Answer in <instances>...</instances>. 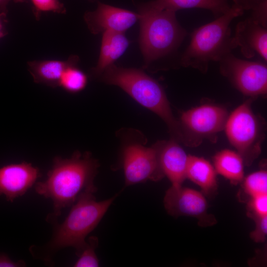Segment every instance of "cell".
I'll return each instance as SVG.
<instances>
[{
    "mask_svg": "<svg viewBox=\"0 0 267 267\" xmlns=\"http://www.w3.org/2000/svg\"><path fill=\"white\" fill-rule=\"evenodd\" d=\"M99 167L98 160L89 152L76 151L69 158H53L46 178L34 185L38 194L52 202L53 211L47 216V222L57 221L62 210L71 206L84 192L97 190L94 180Z\"/></svg>",
    "mask_w": 267,
    "mask_h": 267,
    "instance_id": "1",
    "label": "cell"
},
{
    "mask_svg": "<svg viewBox=\"0 0 267 267\" xmlns=\"http://www.w3.org/2000/svg\"><path fill=\"white\" fill-rule=\"evenodd\" d=\"M96 190L82 193L71 206V210L61 223H50L53 232L50 240L45 245H33L29 250L33 257L47 265L53 264L52 258L60 250L72 247L78 256L86 244V237L97 226L118 196L97 201L94 195Z\"/></svg>",
    "mask_w": 267,
    "mask_h": 267,
    "instance_id": "2",
    "label": "cell"
},
{
    "mask_svg": "<svg viewBox=\"0 0 267 267\" xmlns=\"http://www.w3.org/2000/svg\"><path fill=\"white\" fill-rule=\"evenodd\" d=\"M99 77L106 84L120 87L139 104L158 115L166 124L171 139L184 144L180 122L174 116L166 93L156 80L142 70L114 64Z\"/></svg>",
    "mask_w": 267,
    "mask_h": 267,
    "instance_id": "3",
    "label": "cell"
},
{
    "mask_svg": "<svg viewBox=\"0 0 267 267\" xmlns=\"http://www.w3.org/2000/svg\"><path fill=\"white\" fill-rule=\"evenodd\" d=\"M244 11L233 4L225 13L191 34L190 42L180 58V64L185 67L207 72L209 63L220 62L236 47L231 37L230 24Z\"/></svg>",
    "mask_w": 267,
    "mask_h": 267,
    "instance_id": "4",
    "label": "cell"
},
{
    "mask_svg": "<svg viewBox=\"0 0 267 267\" xmlns=\"http://www.w3.org/2000/svg\"><path fill=\"white\" fill-rule=\"evenodd\" d=\"M176 12L158 8L150 2L138 6L139 44L144 68L175 52L186 37L187 33L178 21Z\"/></svg>",
    "mask_w": 267,
    "mask_h": 267,
    "instance_id": "5",
    "label": "cell"
},
{
    "mask_svg": "<svg viewBox=\"0 0 267 267\" xmlns=\"http://www.w3.org/2000/svg\"><path fill=\"white\" fill-rule=\"evenodd\" d=\"M122 134L121 163L125 185L162 179L164 175L154 145H145L146 138L137 130H128Z\"/></svg>",
    "mask_w": 267,
    "mask_h": 267,
    "instance_id": "6",
    "label": "cell"
},
{
    "mask_svg": "<svg viewBox=\"0 0 267 267\" xmlns=\"http://www.w3.org/2000/svg\"><path fill=\"white\" fill-rule=\"evenodd\" d=\"M248 99L228 116L224 129L230 143L242 157L244 164L250 166L261 152L264 130L261 119L252 111Z\"/></svg>",
    "mask_w": 267,
    "mask_h": 267,
    "instance_id": "7",
    "label": "cell"
},
{
    "mask_svg": "<svg viewBox=\"0 0 267 267\" xmlns=\"http://www.w3.org/2000/svg\"><path fill=\"white\" fill-rule=\"evenodd\" d=\"M228 116L224 108L213 104H202L183 112L179 121L184 144L195 146L204 138H214L224 129Z\"/></svg>",
    "mask_w": 267,
    "mask_h": 267,
    "instance_id": "8",
    "label": "cell"
},
{
    "mask_svg": "<svg viewBox=\"0 0 267 267\" xmlns=\"http://www.w3.org/2000/svg\"><path fill=\"white\" fill-rule=\"evenodd\" d=\"M219 62L221 74L243 94L253 98L267 94L266 62L241 59L231 53Z\"/></svg>",
    "mask_w": 267,
    "mask_h": 267,
    "instance_id": "9",
    "label": "cell"
},
{
    "mask_svg": "<svg viewBox=\"0 0 267 267\" xmlns=\"http://www.w3.org/2000/svg\"><path fill=\"white\" fill-rule=\"evenodd\" d=\"M164 205L167 212L174 217L188 216L196 218L201 226L215 224L217 220L207 212L205 195L191 188L171 186L166 192Z\"/></svg>",
    "mask_w": 267,
    "mask_h": 267,
    "instance_id": "10",
    "label": "cell"
},
{
    "mask_svg": "<svg viewBox=\"0 0 267 267\" xmlns=\"http://www.w3.org/2000/svg\"><path fill=\"white\" fill-rule=\"evenodd\" d=\"M40 169L31 163L22 162L0 167V196L13 202L24 195L41 177Z\"/></svg>",
    "mask_w": 267,
    "mask_h": 267,
    "instance_id": "11",
    "label": "cell"
},
{
    "mask_svg": "<svg viewBox=\"0 0 267 267\" xmlns=\"http://www.w3.org/2000/svg\"><path fill=\"white\" fill-rule=\"evenodd\" d=\"M90 32L94 35L106 31L125 33L139 19L137 13L98 2L97 8L84 16Z\"/></svg>",
    "mask_w": 267,
    "mask_h": 267,
    "instance_id": "12",
    "label": "cell"
},
{
    "mask_svg": "<svg viewBox=\"0 0 267 267\" xmlns=\"http://www.w3.org/2000/svg\"><path fill=\"white\" fill-rule=\"evenodd\" d=\"M267 28L251 16L237 24L233 41L245 57L251 58L258 55L267 63Z\"/></svg>",
    "mask_w": 267,
    "mask_h": 267,
    "instance_id": "13",
    "label": "cell"
},
{
    "mask_svg": "<svg viewBox=\"0 0 267 267\" xmlns=\"http://www.w3.org/2000/svg\"><path fill=\"white\" fill-rule=\"evenodd\" d=\"M161 169L172 183V186L182 185L186 178L188 155L178 142L170 140L155 143Z\"/></svg>",
    "mask_w": 267,
    "mask_h": 267,
    "instance_id": "14",
    "label": "cell"
},
{
    "mask_svg": "<svg viewBox=\"0 0 267 267\" xmlns=\"http://www.w3.org/2000/svg\"><path fill=\"white\" fill-rule=\"evenodd\" d=\"M78 56L71 55L67 60H37L27 62L28 69L35 83L51 88L59 87L60 79L71 65L79 63Z\"/></svg>",
    "mask_w": 267,
    "mask_h": 267,
    "instance_id": "15",
    "label": "cell"
},
{
    "mask_svg": "<svg viewBox=\"0 0 267 267\" xmlns=\"http://www.w3.org/2000/svg\"><path fill=\"white\" fill-rule=\"evenodd\" d=\"M129 41L124 33L106 31L102 33L99 58L91 70L93 76L99 77L104 70L120 58L126 51Z\"/></svg>",
    "mask_w": 267,
    "mask_h": 267,
    "instance_id": "16",
    "label": "cell"
},
{
    "mask_svg": "<svg viewBox=\"0 0 267 267\" xmlns=\"http://www.w3.org/2000/svg\"><path fill=\"white\" fill-rule=\"evenodd\" d=\"M216 174L214 167L205 159L188 155L186 178L198 185L204 195L213 196L216 193L218 189Z\"/></svg>",
    "mask_w": 267,
    "mask_h": 267,
    "instance_id": "17",
    "label": "cell"
},
{
    "mask_svg": "<svg viewBox=\"0 0 267 267\" xmlns=\"http://www.w3.org/2000/svg\"><path fill=\"white\" fill-rule=\"evenodd\" d=\"M214 168L233 184L241 182L244 179V163L237 152L225 149L218 152L213 158Z\"/></svg>",
    "mask_w": 267,
    "mask_h": 267,
    "instance_id": "18",
    "label": "cell"
},
{
    "mask_svg": "<svg viewBox=\"0 0 267 267\" xmlns=\"http://www.w3.org/2000/svg\"><path fill=\"white\" fill-rule=\"evenodd\" d=\"M149 2L158 8L175 12L187 8L205 9L211 11L217 18L225 13L231 7L228 0H154Z\"/></svg>",
    "mask_w": 267,
    "mask_h": 267,
    "instance_id": "19",
    "label": "cell"
},
{
    "mask_svg": "<svg viewBox=\"0 0 267 267\" xmlns=\"http://www.w3.org/2000/svg\"><path fill=\"white\" fill-rule=\"evenodd\" d=\"M78 65V63H75L69 66L62 74L59 83V87L72 93L83 90L88 83L87 75Z\"/></svg>",
    "mask_w": 267,
    "mask_h": 267,
    "instance_id": "20",
    "label": "cell"
},
{
    "mask_svg": "<svg viewBox=\"0 0 267 267\" xmlns=\"http://www.w3.org/2000/svg\"><path fill=\"white\" fill-rule=\"evenodd\" d=\"M243 189L249 198L260 195L267 194V172L259 170L254 172L243 181Z\"/></svg>",
    "mask_w": 267,
    "mask_h": 267,
    "instance_id": "21",
    "label": "cell"
},
{
    "mask_svg": "<svg viewBox=\"0 0 267 267\" xmlns=\"http://www.w3.org/2000/svg\"><path fill=\"white\" fill-rule=\"evenodd\" d=\"M98 238L95 236L89 237L86 240V244L78 259L74 264V267H99V260L95 253L98 245Z\"/></svg>",
    "mask_w": 267,
    "mask_h": 267,
    "instance_id": "22",
    "label": "cell"
},
{
    "mask_svg": "<svg viewBox=\"0 0 267 267\" xmlns=\"http://www.w3.org/2000/svg\"><path fill=\"white\" fill-rule=\"evenodd\" d=\"M33 5V11L37 20L41 18L43 12H52L65 14L66 9L60 0H30Z\"/></svg>",
    "mask_w": 267,
    "mask_h": 267,
    "instance_id": "23",
    "label": "cell"
},
{
    "mask_svg": "<svg viewBox=\"0 0 267 267\" xmlns=\"http://www.w3.org/2000/svg\"><path fill=\"white\" fill-rule=\"evenodd\" d=\"M247 215L249 217L267 216V194L250 197L247 204Z\"/></svg>",
    "mask_w": 267,
    "mask_h": 267,
    "instance_id": "24",
    "label": "cell"
},
{
    "mask_svg": "<svg viewBox=\"0 0 267 267\" xmlns=\"http://www.w3.org/2000/svg\"><path fill=\"white\" fill-rule=\"evenodd\" d=\"M255 222V228L250 234V238L255 242H264L267 235V216H251Z\"/></svg>",
    "mask_w": 267,
    "mask_h": 267,
    "instance_id": "25",
    "label": "cell"
},
{
    "mask_svg": "<svg viewBox=\"0 0 267 267\" xmlns=\"http://www.w3.org/2000/svg\"><path fill=\"white\" fill-rule=\"evenodd\" d=\"M233 4L240 8L244 11L251 10L252 12L267 7V0H232Z\"/></svg>",
    "mask_w": 267,
    "mask_h": 267,
    "instance_id": "26",
    "label": "cell"
},
{
    "mask_svg": "<svg viewBox=\"0 0 267 267\" xmlns=\"http://www.w3.org/2000/svg\"><path fill=\"white\" fill-rule=\"evenodd\" d=\"M26 266L24 260H12L6 254L0 253V267H24Z\"/></svg>",
    "mask_w": 267,
    "mask_h": 267,
    "instance_id": "27",
    "label": "cell"
},
{
    "mask_svg": "<svg viewBox=\"0 0 267 267\" xmlns=\"http://www.w3.org/2000/svg\"><path fill=\"white\" fill-rule=\"evenodd\" d=\"M7 14L0 12V39L8 34Z\"/></svg>",
    "mask_w": 267,
    "mask_h": 267,
    "instance_id": "28",
    "label": "cell"
},
{
    "mask_svg": "<svg viewBox=\"0 0 267 267\" xmlns=\"http://www.w3.org/2000/svg\"><path fill=\"white\" fill-rule=\"evenodd\" d=\"M15 3H23L26 1V0H0V12L7 14V5L11 2Z\"/></svg>",
    "mask_w": 267,
    "mask_h": 267,
    "instance_id": "29",
    "label": "cell"
}]
</instances>
